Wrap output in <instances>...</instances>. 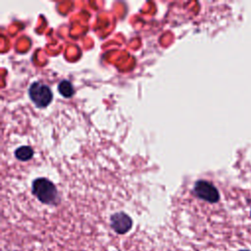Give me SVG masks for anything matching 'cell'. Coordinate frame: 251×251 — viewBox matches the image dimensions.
I'll return each mask as SVG.
<instances>
[{"instance_id":"5","label":"cell","mask_w":251,"mask_h":251,"mask_svg":"<svg viewBox=\"0 0 251 251\" xmlns=\"http://www.w3.org/2000/svg\"><path fill=\"white\" fill-rule=\"evenodd\" d=\"M33 156V150L30 146L24 145L20 146L15 151V157L20 161H28Z\"/></svg>"},{"instance_id":"8","label":"cell","mask_w":251,"mask_h":251,"mask_svg":"<svg viewBox=\"0 0 251 251\" xmlns=\"http://www.w3.org/2000/svg\"><path fill=\"white\" fill-rule=\"evenodd\" d=\"M250 217H251V211H250Z\"/></svg>"},{"instance_id":"7","label":"cell","mask_w":251,"mask_h":251,"mask_svg":"<svg viewBox=\"0 0 251 251\" xmlns=\"http://www.w3.org/2000/svg\"><path fill=\"white\" fill-rule=\"evenodd\" d=\"M238 251H250L249 249H239Z\"/></svg>"},{"instance_id":"3","label":"cell","mask_w":251,"mask_h":251,"mask_svg":"<svg viewBox=\"0 0 251 251\" xmlns=\"http://www.w3.org/2000/svg\"><path fill=\"white\" fill-rule=\"evenodd\" d=\"M193 191L199 199L208 203H217L220 200L218 189L207 180H197L194 184Z\"/></svg>"},{"instance_id":"4","label":"cell","mask_w":251,"mask_h":251,"mask_svg":"<svg viewBox=\"0 0 251 251\" xmlns=\"http://www.w3.org/2000/svg\"><path fill=\"white\" fill-rule=\"evenodd\" d=\"M132 226L131 217L123 211L116 212L110 216V227L119 235L127 233L132 228Z\"/></svg>"},{"instance_id":"2","label":"cell","mask_w":251,"mask_h":251,"mask_svg":"<svg viewBox=\"0 0 251 251\" xmlns=\"http://www.w3.org/2000/svg\"><path fill=\"white\" fill-rule=\"evenodd\" d=\"M28 95L31 101L38 107L44 108L50 104L53 99V93L51 89L38 81H34L28 88Z\"/></svg>"},{"instance_id":"6","label":"cell","mask_w":251,"mask_h":251,"mask_svg":"<svg viewBox=\"0 0 251 251\" xmlns=\"http://www.w3.org/2000/svg\"><path fill=\"white\" fill-rule=\"evenodd\" d=\"M58 91L62 96H64L66 98L73 96V94L75 93L74 86L69 80H62L58 84Z\"/></svg>"},{"instance_id":"1","label":"cell","mask_w":251,"mask_h":251,"mask_svg":"<svg viewBox=\"0 0 251 251\" xmlns=\"http://www.w3.org/2000/svg\"><path fill=\"white\" fill-rule=\"evenodd\" d=\"M31 193L42 204L57 206L61 203L56 185L46 177H37L32 181Z\"/></svg>"}]
</instances>
